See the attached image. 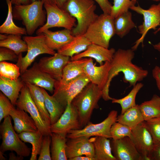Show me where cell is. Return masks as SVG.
<instances>
[{"mask_svg":"<svg viewBox=\"0 0 160 160\" xmlns=\"http://www.w3.org/2000/svg\"><path fill=\"white\" fill-rule=\"evenodd\" d=\"M111 138L118 140L126 137L132 136V129L130 127L116 121L112 125L110 130Z\"/></svg>","mask_w":160,"mask_h":160,"instance_id":"74e56055","label":"cell"},{"mask_svg":"<svg viewBox=\"0 0 160 160\" xmlns=\"http://www.w3.org/2000/svg\"><path fill=\"white\" fill-rule=\"evenodd\" d=\"M60 7H64V5L67 0H53Z\"/></svg>","mask_w":160,"mask_h":160,"instance_id":"f907efd6","label":"cell"},{"mask_svg":"<svg viewBox=\"0 0 160 160\" xmlns=\"http://www.w3.org/2000/svg\"><path fill=\"white\" fill-rule=\"evenodd\" d=\"M37 0H31L32 2H34V1H37Z\"/></svg>","mask_w":160,"mask_h":160,"instance_id":"6f0895ef","label":"cell"},{"mask_svg":"<svg viewBox=\"0 0 160 160\" xmlns=\"http://www.w3.org/2000/svg\"><path fill=\"white\" fill-rule=\"evenodd\" d=\"M9 115L5 117L0 126L2 142L0 151L4 153L7 151H14L18 156L25 157L29 156L31 148L20 138L12 125Z\"/></svg>","mask_w":160,"mask_h":160,"instance_id":"ba28073f","label":"cell"},{"mask_svg":"<svg viewBox=\"0 0 160 160\" xmlns=\"http://www.w3.org/2000/svg\"><path fill=\"white\" fill-rule=\"evenodd\" d=\"M66 154L68 160L82 155L94 159V146L90 138L86 136L68 138Z\"/></svg>","mask_w":160,"mask_h":160,"instance_id":"d6986e66","label":"cell"},{"mask_svg":"<svg viewBox=\"0 0 160 160\" xmlns=\"http://www.w3.org/2000/svg\"><path fill=\"white\" fill-rule=\"evenodd\" d=\"M69 160H95L94 158L88 156L82 155L70 158Z\"/></svg>","mask_w":160,"mask_h":160,"instance_id":"c3c4849f","label":"cell"},{"mask_svg":"<svg viewBox=\"0 0 160 160\" xmlns=\"http://www.w3.org/2000/svg\"><path fill=\"white\" fill-rule=\"evenodd\" d=\"M4 153L0 151V160H5V158L3 155Z\"/></svg>","mask_w":160,"mask_h":160,"instance_id":"db71d44e","label":"cell"},{"mask_svg":"<svg viewBox=\"0 0 160 160\" xmlns=\"http://www.w3.org/2000/svg\"><path fill=\"white\" fill-rule=\"evenodd\" d=\"M44 0H37L26 5H14L12 9L13 18L22 21L28 35H32L47 20L45 10L43 9Z\"/></svg>","mask_w":160,"mask_h":160,"instance_id":"7a4b0ae2","label":"cell"},{"mask_svg":"<svg viewBox=\"0 0 160 160\" xmlns=\"http://www.w3.org/2000/svg\"><path fill=\"white\" fill-rule=\"evenodd\" d=\"M99 5L103 13L110 15L112 5L108 0H94Z\"/></svg>","mask_w":160,"mask_h":160,"instance_id":"ee69618b","label":"cell"},{"mask_svg":"<svg viewBox=\"0 0 160 160\" xmlns=\"http://www.w3.org/2000/svg\"><path fill=\"white\" fill-rule=\"evenodd\" d=\"M111 144L112 153L116 160H143L129 137L113 139Z\"/></svg>","mask_w":160,"mask_h":160,"instance_id":"ac0fdd59","label":"cell"},{"mask_svg":"<svg viewBox=\"0 0 160 160\" xmlns=\"http://www.w3.org/2000/svg\"><path fill=\"white\" fill-rule=\"evenodd\" d=\"M9 115L13 119V128L17 134L23 132H34L38 130L33 119L24 110L14 106L11 109Z\"/></svg>","mask_w":160,"mask_h":160,"instance_id":"44dd1931","label":"cell"},{"mask_svg":"<svg viewBox=\"0 0 160 160\" xmlns=\"http://www.w3.org/2000/svg\"><path fill=\"white\" fill-rule=\"evenodd\" d=\"M44 7L47 14L46 23L36 31L39 35L53 27H62L72 30L76 26V19L64 7H60L53 0H44Z\"/></svg>","mask_w":160,"mask_h":160,"instance_id":"5b68a950","label":"cell"},{"mask_svg":"<svg viewBox=\"0 0 160 160\" xmlns=\"http://www.w3.org/2000/svg\"><path fill=\"white\" fill-rule=\"evenodd\" d=\"M137 0H131V1L133 5H135Z\"/></svg>","mask_w":160,"mask_h":160,"instance_id":"11a10c76","label":"cell"},{"mask_svg":"<svg viewBox=\"0 0 160 160\" xmlns=\"http://www.w3.org/2000/svg\"><path fill=\"white\" fill-rule=\"evenodd\" d=\"M118 112L113 110L108 113L107 117L100 123L93 124L90 122L83 128L70 131L67 134L68 138L81 136L90 138L92 136H101L108 138H111L110 130L113 124L116 121Z\"/></svg>","mask_w":160,"mask_h":160,"instance_id":"30bf717a","label":"cell"},{"mask_svg":"<svg viewBox=\"0 0 160 160\" xmlns=\"http://www.w3.org/2000/svg\"><path fill=\"white\" fill-rule=\"evenodd\" d=\"M8 7L7 16L4 22L0 26V33L22 36L27 34L25 28L16 25L13 20L12 3L11 0H5Z\"/></svg>","mask_w":160,"mask_h":160,"instance_id":"f546056e","label":"cell"},{"mask_svg":"<svg viewBox=\"0 0 160 160\" xmlns=\"http://www.w3.org/2000/svg\"><path fill=\"white\" fill-rule=\"evenodd\" d=\"M52 56L41 58L38 65L42 71L59 81L62 78L63 69L70 60V57L58 52Z\"/></svg>","mask_w":160,"mask_h":160,"instance_id":"e0dca14e","label":"cell"},{"mask_svg":"<svg viewBox=\"0 0 160 160\" xmlns=\"http://www.w3.org/2000/svg\"><path fill=\"white\" fill-rule=\"evenodd\" d=\"M159 31H160V27L159 28H158L157 30H156L155 32H154V34H156ZM153 47L155 49L160 52V42L157 44L154 45L153 46Z\"/></svg>","mask_w":160,"mask_h":160,"instance_id":"816d5d0a","label":"cell"},{"mask_svg":"<svg viewBox=\"0 0 160 160\" xmlns=\"http://www.w3.org/2000/svg\"><path fill=\"white\" fill-rule=\"evenodd\" d=\"M20 75V68L16 64L6 61L0 62V76L17 80Z\"/></svg>","mask_w":160,"mask_h":160,"instance_id":"8d00e7d4","label":"cell"},{"mask_svg":"<svg viewBox=\"0 0 160 160\" xmlns=\"http://www.w3.org/2000/svg\"><path fill=\"white\" fill-rule=\"evenodd\" d=\"M12 151L9 153V160H22L23 159V157L17 155L16 156L15 154L13 153Z\"/></svg>","mask_w":160,"mask_h":160,"instance_id":"681fc988","label":"cell"},{"mask_svg":"<svg viewBox=\"0 0 160 160\" xmlns=\"http://www.w3.org/2000/svg\"><path fill=\"white\" fill-rule=\"evenodd\" d=\"M115 52V49L113 48L109 49L99 45L91 43L85 50L71 57V60L89 57L95 59L100 65H102L103 64V62H111Z\"/></svg>","mask_w":160,"mask_h":160,"instance_id":"ffe728a7","label":"cell"},{"mask_svg":"<svg viewBox=\"0 0 160 160\" xmlns=\"http://www.w3.org/2000/svg\"><path fill=\"white\" fill-rule=\"evenodd\" d=\"M111 68V63L108 61L99 66L94 64L91 58L89 59L84 68V74L90 82L97 85L104 94L108 81Z\"/></svg>","mask_w":160,"mask_h":160,"instance_id":"2e32d148","label":"cell"},{"mask_svg":"<svg viewBox=\"0 0 160 160\" xmlns=\"http://www.w3.org/2000/svg\"><path fill=\"white\" fill-rule=\"evenodd\" d=\"M18 56L12 50L5 47L0 48V62L9 60L17 61Z\"/></svg>","mask_w":160,"mask_h":160,"instance_id":"7bdbcfd3","label":"cell"},{"mask_svg":"<svg viewBox=\"0 0 160 160\" xmlns=\"http://www.w3.org/2000/svg\"><path fill=\"white\" fill-rule=\"evenodd\" d=\"M20 139L25 143H31L32 145L31 156L30 160H36L40 153L44 136L38 129L34 132H23L18 134Z\"/></svg>","mask_w":160,"mask_h":160,"instance_id":"f1b7e54d","label":"cell"},{"mask_svg":"<svg viewBox=\"0 0 160 160\" xmlns=\"http://www.w3.org/2000/svg\"><path fill=\"white\" fill-rule=\"evenodd\" d=\"M131 129L130 139L137 150L142 156L143 160H150V156L154 143L144 121Z\"/></svg>","mask_w":160,"mask_h":160,"instance_id":"4fadbf2b","label":"cell"},{"mask_svg":"<svg viewBox=\"0 0 160 160\" xmlns=\"http://www.w3.org/2000/svg\"><path fill=\"white\" fill-rule=\"evenodd\" d=\"M134 51L132 49H121L116 51L110 62L108 81L105 92L102 96L105 101L113 99L109 95V88L112 79L119 73H123V81L129 83L130 87L134 86L137 82L142 81L147 76L148 72L147 70L132 63V60L135 56Z\"/></svg>","mask_w":160,"mask_h":160,"instance_id":"6da1fadb","label":"cell"},{"mask_svg":"<svg viewBox=\"0 0 160 160\" xmlns=\"http://www.w3.org/2000/svg\"><path fill=\"white\" fill-rule=\"evenodd\" d=\"M45 98L46 108L49 113L52 125L57 122L64 111L63 107L52 95L48 94L45 89L41 88Z\"/></svg>","mask_w":160,"mask_h":160,"instance_id":"d6a6232c","label":"cell"},{"mask_svg":"<svg viewBox=\"0 0 160 160\" xmlns=\"http://www.w3.org/2000/svg\"><path fill=\"white\" fill-rule=\"evenodd\" d=\"M91 43L84 34L75 36L71 41L58 50L57 52L71 57L85 50Z\"/></svg>","mask_w":160,"mask_h":160,"instance_id":"484cf974","label":"cell"},{"mask_svg":"<svg viewBox=\"0 0 160 160\" xmlns=\"http://www.w3.org/2000/svg\"><path fill=\"white\" fill-rule=\"evenodd\" d=\"M47 46L53 50H59L71 41L74 36L72 30L65 29L55 31L47 29L43 33Z\"/></svg>","mask_w":160,"mask_h":160,"instance_id":"7402d4cb","label":"cell"},{"mask_svg":"<svg viewBox=\"0 0 160 160\" xmlns=\"http://www.w3.org/2000/svg\"><path fill=\"white\" fill-rule=\"evenodd\" d=\"M89 59L85 57L69 60L63 69L61 80L57 81L61 84L67 83L84 74V68Z\"/></svg>","mask_w":160,"mask_h":160,"instance_id":"cb8c5ba5","label":"cell"},{"mask_svg":"<svg viewBox=\"0 0 160 160\" xmlns=\"http://www.w3.org/2000/svg\"><path fill=\"white\" fill-rule=\"evenodd\" d=\"M23 39L27 45V53L24 57L22 53L20 54L16 64L20 68L21 75L28 69L39 55L46 54L53 55L56 53L47 45L43 33L34 36H25Z\"/></svg>","mask_w":160,"mask_h":160,"instance_id":"52a82bcc","label":"cell"},{"mask_svg":"<svg viewBox=\"0 0 160 160\" xmlns=\"http://www.w3.org/2000/svg\"><path fill=\"white\" fill-rule=\"evenodd\" d=\"M144 121L139 105L136 104L118 116L116 121L132 128Z\"/></svg>","mask_w":160,"mask_h":160,"instance_id":"4dcf8cb0","label":"cell"},{"mask_svg":"<svg viewBox=\"0 0 160 160\" xmlns=\"http://www.w3.org/2000/svg\"><path fill=\"white\" fill-rule=\"evenodd\" d=\"M64 7L77 21L72 30L74 36L84 34L89 26L98 18L94 0H67Z\"/></svg>","mask_w":160,"mask_h":160,"instance_id":"3957f363","label":"cell"},{"mask_svg":"<svg viewBox=\"0 0 160 160\" xmlns=\"http://www.w3.org/2000/svg\"><path fill=\"white\" fill-rule=\"evenodd\" d=\"M14 107L10 100L2 92H0V122L9 115L11 109Z\"/></svg>","mask_w":160,"mask_h":160,"instance_id":"60d3db41","label":"cell"},{"mask_svg":"<svg viewBox=\"0 0 160 160\" xmlns=\"http://www.w3.org/2000/svg\"><path fill=\"white\" fill-rule=\"evenodd\" d=\"M15 105L17 108L30 114L35 121L38 129L44 136L51 135V124L42 118L31 97L29 89L25 84L21 89Z\"/></svg>","mask_w":160,"mask_h":160,"instance_id":"8fae6325","label":"cell"},{"mask_svg":"<svg viewBox=\"0 0 160 160\" xmlns=\"http://www.w3.org/2000/svg\"><path fill=\"white\" fill-rule=\"evenodd\" d=\"M25 84L20 77L15 80L0 76V90L14 106Z\"/></svg>","mask_w":160,"mask_h":160,"instance_id":"603a6c76","label":"cell"},{"mask_svg":"<svg viewBox=\"0 0 160 160\" xmlns=\"http://www.w3.org/2000/svg\"><path fill=\"white\" fill-rule=\"evenodd\" d=\"M90 82L84 74L65 84H61L56 80L52 96L65 108L69 103Z\"/></svg>","mask_w":160,"mask_h":160,"instance_id":"9c48e42d","label":"cell"},{"mask_svg":"<svg viewBox=\"0 0 160 160\" xmlns=\"http://www.w3.org/2000/svg\"><path fill=\"white\" fill-rule=\"evenodd\" d=\"M143 86L142 83H138L133 86L132 89L127 95L121 99L114 98L112 100V103L120 105L121 107V114H122L127 109L136 105L135 103L136 95Z\"/></svg>","mask_w":160,"mask_h":160,"instance_id":"d590c367","label":"cell"},{"mask_svg":"<svg viewBox=\"0 0 160 160\" xmlns=\"http://www.w3.org/2000/svg\"><path fill=\"white\" fill-rule=\"evenodd\" d=\"M51 140V136H44L38 160H52L50 148Z\"/></svg>","mask_w":160,"mask_h":160,"instance_id":"b9f144b4","label":"cell"},{"mask_svg":"<svg viewBox=\"0 0 160 160\" xmlns=\"http://www.w3.org/2000/svg\"><path fill=\"white\" fill-rule=\"evenodd\" d=\"M25 84L28 87L31 97L42 118L51 124L50 115L45 106V98L41 88L28 83Z\"/></svg>","mask_w":160,"mask_h":160,"instance_id":"83f0119b","label":"cell"},{"mask_svg":"<svg viewBox=\"0 0 160 160\" xmlns=\"http://www.w3.org/2000/svg\"><path fill=\"white\" fill-rule=\"evenodd\" d=\"M110 15L114 19L129 11L133 6L131 0H113Z\"/></svg>","mask_w":160,"mask_h":160,"instance_id":"ab89813d","label":"cell"},{"mask_svg":"<svg viewBox=\"0 0 160 160\" xmlns=\"http://www.w3.org/2000/svg\"><path fill=\"white\" fill-rule=\"evenodd\" d=\"M90 138L94 146L95 160H116L112 151L109 138L101 136Z\"/></svg>","mask_w":160,"mask_h":160,"instance_id":"d4e9b609","label":"cell"},{"mask_svg":"<svg viewBox=\"0 0 160 160\" xmlns=\"http://www.w3.org/2000/svg\"><path fill=\"white\" fill-rule=\"evenodd\" d=\"M151 133L154 144L160 142V116L144 121Z\"/></svg>","mask_w":160,"mask_h":160,"instance_id":"f35d334b","label":"cell"},{"mask_svg":"<svg viewBox=\"0 0 160 160\" xmlns=\"http://www.w3.org/2000/svg\"><path fill=\"white\" fill-rule=\"evenodd\" d=\"M14 5H26L32 2L31 0H11Z\"/></svg>","mask_w":160,"mask_h":160,"instance_id":"7dc6e473","label":"cell"},{"mask_svg":"<svg viewBox=\"0 0 160 160\" xmlns=\"http://www.w3.org/2000/svg\"><path fill=\"white\" fill-rule=\"evenodd\" d=\"M114 19L103 13L88 27L85 36L92 43L108 48L111 39L115 34Z\"/></svg>","mask_w":160,"mask_h":160,"instance_id":"8992f818","label":"cell"},{"mask_svg":"<svg viewBox=\"0 0 160 160\" xmlns=\"http://www.w3.org/2000/svg\"><path fill=\"white\" fill-rule=\"evenodd\" d=\"M22 36L17 35H8L7 38L0 40V47H5L13 51L18 56L27 50L26 42L21 39Z\"/></svg>","mask_w":160,"mask_h":160,"instance_id":"e575fe53","label":"cell"},{"mask_svg":"<svg viewBox=\"0 0 160 160\" xmlns=\"http://www.w3.org/2000/svg\"><path fill=\"white\" fill-rule=\"evenodd\" d=\"M20 76L25 84L35 85L53 93L56 80L41 70L38 63H34L31 68L27 69Z\"/></svg>","mask_w":160,"mask_h":160,"instance_id":"9a60e30c","label":"cell"},{"mask_svg":"<svg viewBox=\"0 0 160 160\" xmlns=\"http://www.w3.org/2000/svg\"><path fill=\"white\" fill-rule=\"evenodd\" d=\"M8 35L6 34L0 33V40H3L5 39L7 36Z\"/></svg>","mask_w":160,"mask_h":160,"instance_id":"f5cc1de1","label":"cell"},{"mask_svg":"<svg viewBox=\"0 0 160 160\" xmlns=\"http://www.w3.org/2000/svg\"><path fill=\"white\" fill-rule=\"evenodd\" d=\"M150 160H160V142L154 144L150 156Z\"/></svg>","mask_w":160,"mask_h":160,"instance_id":"f6af8a7d","label":"cell"},{"mask_svg":"<svg viewBox=\"0 0 160 160\" xmlns=\"http://www.w3.org/2000/svg\"><path fill=\"white\" fill-rule=\"evenodd\" d=\"M145 120L160 116V97L154 95L151 99L139 105Z\"/></svg>","mask_w":160,"mask_h":160,"instance_id":"836d02e7","label":"cell"},{"mask_svg":"<svg viewBox=\"0 0 160 160\" xmlns=\"http://www.w3.org/2000/svg\"><path fill=\"white\" fill-rule=\"evenodd\" d=\"M137 13L142 15L143 22L138 26V31L141 35L140 38L135 43L132 49L136 50L140 44L143 43L144 38L150 29L155 30L158 26L160 25V3L157 4H153L149 8L145 9L139 5L132 6L130 8Z\"/></svg>","mask_w":160,"mask_h":160,"instance_id":"7c38bea8","label":"cell"},{"mask_svg":"<svg viewBox=\"0 0 160 160\" xmlns=\"http://www.w3.org/2000/svg\"><path fill=\"white\" fill-rule=\"evenodd\" d=\"M50 152L52 160H67V135L52 133Z\"/></svg>","mask_w":160,"mask_h":160,"instance_id":"4316f807","label":"cell"},{"mask_svg":"<svg viewBox=\"0 0 160 160\" xmlns=\"http://www.w3.org/2000/svg\"><path fill=\"white\" fill-rule=\"evenodd\" d=\"M81 128L77 111L71 103L68 104L59 119L50 127L52 133L66 135L71 130Z\"/></svg>","mask_w":160,"mask_h":160,"instance_id":"5bb4252c","label":"cell"},{"mask_svg":"<svg viewBox=\"0 0 160 160\" xmlns=\"http://www.w3.org/2000/svg\"><path fill=\"white\" fill-rule=\"evenodd\" d=\"M102 95L98 87L90 82L72 100L71 103L77 111L82 128L90 122L93 110L99 108L98 103Z\"/></svg>","mask_w":160,"mask_h":160,"instance_id":"277c9868","label":"cell"},{"mask_svg":"<svg viewBox=\"0 0 160 160\" xmlns=\"http://www.w3.org/2000/svg\"><path fill=\"white\" fill-rule=\"evenodd\" d=\"M152 74L156 81L157 87L160 91V67L156 66L152 70Z\"/></svg>","mask_w":160,"mask_h":160,"instance_id":"bcb514c9","label":"cell"},{"mask_svg":"<svg viewBox=\"0 0 160 160\" xmlns=\"http://www.w3.org/2000/svg\"><path fill=\"white\" fill-rule=\"evenodd\" d=\"M115 34L122 38L131 30L136 27L132 19V14L129 11L123 13L114 19Z\"/></svg>","mask_w":160,"mask_h":160,"instance_id":"1f68e13d","label":"cell"},{"mask_svg":"<svg viewBox=\"0 0 160 160\" xmlns=\"http://www.w3.org/2000/svg\"><path fill=\"white\" fill-rule=\"evenodd\" d=\"M152 0L153 1H160V0Z\"/></svg>","mask_w":160,"mask_h":160,"instance_id":"9f6ffc18","label":"cell"}]
</instances>
